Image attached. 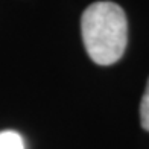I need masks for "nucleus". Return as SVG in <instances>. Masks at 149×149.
<instances>
[{
    "instance_id": "obj_1",
    "label": "nucleus",
    "mask_w": 149,
    "mask_h": 149,
    "mask_svg": "<svg viewBox=\"0 0 149 149\" xmlns=\"http://www.w3.org/2000/svg\"><path fill=\"white\" fill-rule=\"evenodd\" d=\"M81 32L85 50L96 64L110 65L122 58L128 40L123 9L113 2H96L84 11Z\"/></svg>"
},
{
    "instance_id": "obj_2",
    "label": "nucleus",
    "mask_w": 149,
    "mask_h": 149,
    "mask_svg": "<svg viewBox=\"0 0 149 149\" xmlns=\"http://www.w3.org/2000/svg\"><path fill=\"white\" fill-rule=\"evenodd\" d=\"M0 149H24L22 135L15 131L0 132Z\"/></svg>"
},
{
    "instance_id": "obj_3",
    "label": "nucleus",
    "mask_w": 149,
    "mask_h": 149,
    "mask_svg": "<svg viewBox=\"0 0 149 149\" xmlns=\"http://www.w3.org/2000/svg\"><path fill=\"white\" fill-rule=\"evenodd\" d=\"M140 122L143 130L149 131V79L146 84V90L145 94L141 97V104H140Z\"/></svg>"
}]
</instances>
